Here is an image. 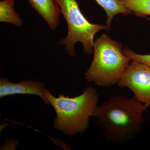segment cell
Segmentation results:
<instances>
[{
  "mask_svg": "<svg viewBox=\"0 0 150 150\" xmlns=\"http://www.w3.org/2000/svg\"><path fill=\"white\" fill-rule=\"evenodd\" d=\"M123 52L124 54L131 60L142 63L150 67V54L141 55L137 54L128 48L124 49Z\"/></svg>",
  "mask_w": 150,
  "mask_h": 150,
  "instance_id": "cell-11",
  "label": "cell"
},
{
  "mask_svg": "<svg viewBox=\"0 0 150 150\" xmlns=\"http://www.w3.org/2000/svg\"><path fill=\"white\" fill-rule=\"evenodd\" d=\"M97 3L104 9L107 14L106 24L109 27L115 16L121 13L124 15H130L132 12L129 10L119 0H95Z\"/></svg>",
  "mask_w": 150,
  "mask_h": 150,
  "instance_id": "cell-9",
  "label": "cell"
},
{
  "mask_svg": "<svg viewBox=\"0 0 150 150\" xmlns=\"http://www.w3.org/2000/svg\"><path fill=\"white\" fill-rule=\"evenodd\" d=\"M33 8L38 13L48 27L55 30L59 24L61 9L56 0H28Z\"/></svg>",
  "mask_w": 150,
  "mask_h": 150,
  "instance_id": "cell-7",
  "label": "cell"
},
{
  "mask_svg": "<svg viewBox=\"0 0 150 150\" xmlns=\"http://www.w3.org/2000/svg\"><path fill=\"white\" fill-rule=\"evenodd\" d=\"M61 13L67 22L68 33L65 38L59 40V44L65 46L67 54L76 56L74 47L80 42L83 47V52L87 55L93 52L94 37L97 33L106 29L107 26L91 23L82 13L76 0H56Z\"/></svg>",
  "mask_w": 150,
  "mask_h": 150,
  "instance_id": "cell-4",
  "label": "cell"
},
{
  "mask_svg": "<svg viewBox=\"0 0 150 150\" xmlns=\"http://www.w3.org/2000/svg\"><path fill=\"white\" fill-rule=\"evenodd\" d=\"M14 0H4L0 2V22L16 26H21L23 21L14 10Z\"/></svg>",
  "mask_w": 150,
  "mask_h": 150,
  "instance_id": "cell-8",
  "label": "cell"
},
{
  "mask_svg": "<svg viewBox=\"0 0 150 150\" xmlns=\"http://www.w3.org/2000/svg\"><path fill=\"white\" fill-rule=\"evenodd\" d=\"M43 100L45 105H51L56 111L54 128L65 135L74 136L88 129L90 118L93 116L99 98L96 90L90 86L74 98L63 94L56 97L45 89Z\"/></svg>",
  "mask_w": 150,
  "mask_h": 150,
  "instance_id": "cell-2",
  "label": "cell"
},
{
  "mask_svg": "<svg viewBox=\"0 0 150 150\" xmlns=\"http://www.w3.org/2000/svg\"><path fill=\"white\" fill-rule=\"evenodd\" d=\"M147 108L134 96H112L97 106L93 117L106 139L121 143L139 134Z\"/></svg>",
  "mask_w": 150,
  "mask_h": 150,
  "instance_id": "cell-1",
  "label": "cell"
},
{
  "mask_svg": "<svg viewBox=\"0 0 150 150\" xmlns=\"http://www.w3.org/2000/svg\"><path fill=\"white\" fill-rule=\"evenodd\" d=\"M123 5L138 16H150V0H119Z\"/></svg>",
  "mask_w": 150,
  "mask_h": 150,
  "instance_id": "cell-10",
  "label": "cell"
},
{
  "mask_svg": "<svg viewBox=\"0 0 150 150\" xmlns=\"http://www.w3.org/2000/svg\"><path fill=\"white\" fill-rule=\"evenodd\" d=\"M117 85L127 88L134 93L137 100L150 106V67L131 60Z\"/></svg>",
  "mask_w": 150,
  "mask_h": 150,
  "instance_id": "cell-5",
  "label": "cell"
},
{
  "mask_svg": "<svg viewBox=\"0 0 150 150\" xmlns=\"http://www.w3.org/2000/svg\"><path fill=\"white\" fill-rule=\"evenodd\" d=\"M93 53L85 74L86 80L103 87L117 84L131 61L123 53L122 45L103 34L94 42Z\"/></svg>",
  "mask_w": 150,
  "mask_h": 150,
  "instance_id": "cell-3",
  "label": "cell"
},
{
  "mask_svg": "<svg viewBox=\"0 0 150 150\" xmlns=\"http://www.w3.org/2000/svg\"><path fill=\"white\" fill-rule=\"evenodd\" d=\"M45 84L32 80L19 83L11 82L6 78L0 79V98L16 94H31L44 98Z\"/></svg>",
  "mask_w": 150,
  "mask_h": 150,
  "instance_id": "cell-6",
  "label": "cell"
}]
</instances>
